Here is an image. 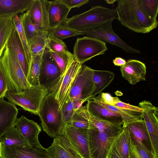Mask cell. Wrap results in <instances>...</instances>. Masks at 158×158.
Wrapping results in <instances>:
<instances>
[{"mask_svg":"<svg viewBox=\"0 0 158 158\" xmlns=\"http://www.w3.org/2000/svg\"><path fill=\"white\" fill-rule=\"evenodd\" d=\"M115 9L121 24L135 32L148 33L158 26L157 21H152L143 13L137 0H118Z\"/></svg>","mask_w":158,"mask_h":158,"instance_id":"obj_1","label":"cell"},{"mask_svg":"<svg viewBox=\"0 0 158 158\" xmlns=\"http://www.w3.org/2000/svg\"><path fill=\"white\" fill-rule=\"evenodd\" d=\"M117 19L115 9L97 5L88 10L67 18L61 25L82 32L97 27Z\"/></svg>","mask_w":158,"mask_h":158,"instance_id":"obj_2","label":"cell"},{"mask_svg":"<svg viewBox=\"0 0 158 158\" xmlns=\"http://www.w3.org/2000/svg\"><path fill=\"white\" fill-rule=\"evenodd\" d=\"M38 115L43 131L49 136L54 138L62 135L64 123L59 103L52 93L44 98Z\"/></svg>","mask_w":158,"mask_h":158,"instance_id":"obj_3","label":"cell"},{"mask_svg":"<svg viewBox=\"0 0 158 158\" xmlns=\"http://www.w3.org/2000/svg\"><path fill=\"white\" fill-rule=\"evenodd\" d=\"M0 66L6 77L8 91L19 92L31 86L28 81L15 54L7 45L0 58Z\"/></svg>","mask_w":158,"mask_h":158,"instance_id":"obj_4","label":"cell"},{"mask_svg":"<svg viewBox=\"0 0 158 158\" xmlns=\"http://www.w3.org/2000/svg\"><path fill=\"white\" fill-rule=\"evenodd\" d=\"M49 93L40 85H31L19 92L8 91L5 96L9 102L19 106L25 111L38 115L42 102Z\"/></svg>","mask_w":158,"mask_h":158,"instance_id":"obj_5","label":"cell"},{"mask_svg":"<svg viewBox=\"0 0 158 158\" xmlns=\"http://www.w3.org/2000/svg\"><path fill=\"white\" fill-rule=\"evenodd\" d=\"M94 69L82 65L81 69L72 85L69 98L72 100H91L96 89L93 80Z\"/></svg>","mask_w":158,"mask_h":158,"instance_id":"obj_6","label":"cell"},{"mask_svg":"<svg viewBox=\"0 0 158 158\" xmlns=\"http://www.w3.org/2000/svg\"><path fill=\"white\" fill-rule=\"evenodd\" d=\"M108 50L106 43L88 36L78 38L73 48L74 59L83 64L96 56L104 54Z\"/></svg>","mask_w":158,"mask_h":158,"instance_id":"obj_7","label":"cell"},{"mask_svg":"<svg viewBox=\"0 0 158 158\" xmlns=\"http://www.w3.org/2000/svg\"><path fill=\"white\" fill-rule=\"evenodd\" d=\"M82 64L74 59L69 64L57 84L49 92L53 93L61 109L69 98L72 85L81 69Z\"/></svg>","mask_w":158,"mask_h":158,"instance_id":"obj_8","label":"cell"},{"mask_svg":"<svg viewBox=\"0 0 158 158\" xmlns=\"http://www.w3.org/2000/svg\"><path fill=\"white\" fill-rule=\"evenodd\" d=\"M89 124L88 133L91 158H107L116 136L100 131Z\"/></svg>","mask_w":158,"mask_h":158,"instance_id":"obj_9","label":"cell"},{"mask_svg":"<svg viewBox=\"0 0 158 158\" xmlns=\"http://www.w3.org/2000/svg\"><path fill=\"white\" fill-rule=\"evenodd\" d=\"M85 35L98 39L105 43L116 46L127 53H139L140 51L129 45L114 31L112 22L105 23L90 30L81 32Z\"/></svg>","mask_w":158,"mask_h":158,"instance_id":"obj_10","label":"cell"},{"mask_svg":"<svg viewBox=\"0 0 158 158\" xmlns=\"http://www.w3.org/2000/svg\"><path fill=\"white\" fill-rule=\"evenodd\" d=\"M142 110V117L145 123L155 158H158V108L150 101L139 103Z\"/></svg>","mask_w":158,"mask_h":158,"instance_id":"obj_11","label":"cell"},{"mask_svg":"<svg viewBox=\"0 0 158 158\" xmlns=\"http://www.w3.org/2000/svg\"><path fill=\"white\" fill-rule=\"evenodd\" d=\"M61 74L59 66L51 56L49 50L46 48L42 57L39 77L40 85L49 92L58 82Z\"/></svg>","mask_w":158,"mask_h":158,"instance_id":"obj_12","label":"cell"},{"mask_svg":"<svg viewBox=\"0 0 158 158\" xmlns=\"http://www.w3.org/2000/svg\"><path fill=\"white\" fill-rule=\"evenodd\" d=\"M88 131H81L70 124H64L62 133L68 138L82 158H91Z\"/></svg>","mask_w":158,"mask_h":158,"instance_id":"obj_13","label":"cell"},{"mask_svg":"<svg viewBox=\"0 0 158 158\" xmlns=\"http://www.w3.org/2000/svg\"><path fill=\"white\" fill-rule=\"evenodd\" d=\"M1 158H51L41 144L25 147L2 145Z\"/></svg>","mask_w":158,"mask_h":158,"instance_id":"obj_14","label":"cell"},{"mask_svg":"<svg viewBox=\"0 0 158 158\" xmlns=\"http://www.w3.org/2000/svg\"><path fill=\"white\" fill-rule=\"evenodd\" d=\"M46 150L51 158H82L63 134L54 138L51 145Z\"/></svg>","mask_w":158,"mask_h":158,"instance_id":"obj_15","label":"cell"},{"mask_svg":"<svg viewBox=\"0 0 158 158\" xmlns=\"http://www.w3.org/2000/svg\"><path fill=\"white\" fill-rule=\"evenodd\" d=\"M14 126L29 145L40 144L38 135L41 131V128L36 123L22 115L17 118Z\"/></svg>","mask_w":158,"mask_h":158,"instance_id":"obj_16","label":"cell"},{"mask_svg":"<svg viewBox=\"0 0 158 158\" xmlns=\"http://www.w3.org/2000/svg\"><path fill=\"white\" fill-rule=\"evenodd\" d=\"M120 69L123 78L132 85L146 80V66L140 61L129 60L124 65L120 67Z\"/></svg>","mask_w":158,"mask_h":158,"instance_id":"obj_17","label":"cell"},{"mask_svg":"<svg viewBox=\"0 0 158 158\" xmlns=\"http://www.w3.org/2000/svg\"><path fill=\"white\" fill-rule=\"evenodd\" d=\"M26 12L32 22L42 29L48 31L50 29L46 0H34Z\"/></svg>","mask_w":158,"mask_h":158,"instance_id":"obj_18","label":"cell"},{"mask_svg":"<svg viewBox=\"0 0 158 158\" xmlns=\"http://www.w3.org/2000/svg\"><path fill=\"white\" fill-rule=\"evenodd\" d=\"M18 112L15 105L0 98V138L14 127Z\"/></svg>","mask_w":158,"mask_h":158,"instance_id":"obj_19","label":"cell"},{"mask_svg":"<svg viewBox=\"0 0 158 158\" xmlns=\"http://www.w3.org/2000/svg\"><path fill=\"white\" fill-rule=\"evenodd\" d=\"M47 6L50 28L62 25L68 18L71 10L59 0H47Z\"/></svg>","mask_w":158,"mask_h":158,"instance_id":"obj_20","label":"cell"},{"mask_svg":"<svg viewBox=\"0 0 158 158\" xmlns=\"http://www.w3.org/2000/svg\"><path fill=\"white\" fill-rule=\"evenodd\" d=\"M123 126L129 130L134 141L153 152L148 134L143 119L124 123Z\"/></svg>","mask_w":158,"mask_h":158,"instance_id":"obj_21","label":"cell"},{"mask_svg":"<svg viewBox=\"0 0 158 158\" xmlns=\"http://www.w3.org/2000/svg\"><path fill=\"white\" fill-rule=\"evenodd\" d=\"M85 106L89 113L95 118L123 126L122 117L101 105L92 100H88Z\"/></svg>","mask_w":158,"mask_h":158,"instance_id":"obj_22","label":"cell"},{"mask_svg":"<svg viewBox=\"0 0 158 158\" xmlns=\"http://www.w3.org/2000/svg\"><path fill=\"white\" fill-rule=\"evenodd\" d=\"M77 111L88 121L89 124L100 131L117 136L123 129L122 125L105 121L93 116L89 113L85 106H82L77 109Z\"/></svg>","mask_w":158,"mask_h":158,"instance_id":"obj_23","label":"cell"},{"mask_svg":"<svg viewBox=\"0 0 158 158\" xmlns=\"http://www.w3.org/2000/svg\"><path fill=\"white\" fill-rule=\"evenodd\" d=\"M115 138L113 145L122 158H137L131 148V136L129 130L124 126Z\"/></svg>","mask_w":158,"mask_h":158,"instance_id":"obj_24","label":"cell"},{"mask_svg":"<svg viewBox=\"0 0 158 158\" xmlns=\"http://www.w3.org/2000/svg\"><path fill=\"white\" fill-rule=\"evenodd\" d=\"M34 0H0V17L14 16L26 11Z\"/></svg>","mask_w":158,"mask_h":158,"instance_id":"obj_25","label":"cell"},{"mask_svg":"<svg viewBox=\"0 0 158 158\" xmlns=\"http://www.w3.org/2000/svg\"><path fill=\"white\" fill-rule=\"evenodd\" d=\"M7 46L15 54L27 79L29 65L27 60L23 49L15 28L9 38Z\"/></svg>","mask_w":158,"mask_h":158,"instance_id":"obj_26","label":"cell"},{"mask_svg":"<svg viewBox=\"0 0 158 158\" xmlns=\"http://www.w3.org/2000/svg\"><path fill=\"white\" fill-rule=\"evenodd\" d=\"M114 77V73L110 71L94 69L93 80L96 89L92 95L93 98L101 94L111 83Z\"/></svg>","mask_w":158,"mask_h":158,"instance_id":"obj_27","label":"cell"},{"mask_svg":"<svg viewBox=\"0 0 158 158\" xmlns=\"http://www.w3.org/2000/svg\"><path fill=\"white\" fill-rule=\"evenodd\" d=\"M13 17H0V58L15 28Z\"/></svg>","mask_w":158,"mask_h":158,"instance_id":"obj_28","label":"cell"},{"mask_svg":"<svg viewBox=\"0 0 158 158\" xmlns=\"http://www.w3.org/2000/svg\"><path fill=\"white\" fill-rule=\"evenodd\" d=\"M92 100L110 110L119 114L122 118L124 123L143 119L142 112H137L123 110L114 106L108 105L103 102L99 94L92 98Z\"/></svg>","mask_w":158,"mask_h":158,"instance_id":"obj_29","label":"cell"},{"mask_svg":"<svg viewBox=\"0 0 158 158\" xmlns=\"http://www.w3.org/2000/svg\"><path fill=\"white\" fill-rule=\"evenodd\" d=\"M2 145L6 147H25L29 145L15 126L0 138Z\"/></svg>","mask_w":158,"mask_h":158,"instance_id":"obj_30","label":"cell"},{"mask_svg":"<svg viewBox=\"0 0 158 158\" xmlns=\"http://www.w3.org/2000/svg\"><path fill=\"white\" fill-rule=\"evenodd\" d=\"M43 53L31 56L27 77V81L31 85H40L39 77Z\"/></svg>","mask_w":158,"mask_h":158,"instance_id":"obj_31","label":"cell"},{"mask_svg":"<svg viewBox=\"0 0 158 158\" xmlns=\"http://www.w3.org/2000/svg\"><path fill=\"white\" fill-rule=\"evenodd\" d=\"M19 16L28 41L36 36L48 32L33 23L26 12L21 14Z\"/></svg>","mask_w":158,"mask_h":158,"instance_id":"obj_32","label":"cell"},{"mask_svg":"<svg viewBox=\"0 0 158 158\" xmlns=\"http://www.w3.org/2000/svg\"><path fill=\"white\" fill-rule=\"evenodd\" d=\"M13 20L15 28L18 33L23 49L27 60L30 66L31 55L30 50L28 42L19 16L16 15L14 16L13 17Z\"/></svg>","mask_w":158,"mask_h":158,"instance_id":"obj_33","label":"cell"},{"mask_svg":"<svg viewBox=\"0 0 158 158\" xmlns=\"http://www.w3.org/2000/svg\"><path fill=\"white\" fill-rule=\"evenodd\" d=\"M140 9L144 15L153 21H157L158 0H137Z\"/></svg>","mask_w":158,"mask_h":158,"instance_id":"obj_34","label":"cell"},{"mask_svg":"<svg viewBox=\"0 0 158 158\" xmlns=\"http://www.w3.org/2000/svg\"><path fill=\"white\" fill-rule=\"evenodd\" d=\"M85 100H72L68 98L61 109L63 122L64 124L69 123L74 112L82 106Z\"/></svg>","mask_w":158,"mask_h":158,"instance_id":"obj_35","label":"cell"},{"mask_svg":"<svg viewBox=\"0 0 158 158\" xmlns=\"http://www.w3.org/2000/svg\"><path fill=\"white\" fill-rule=\"evenodd\" d=\"M48 35V32L36 36L28 41L31 56L43 53L46 48Z\"/></svg>","mask_w":158,"mask_h":158,"instance_id":"obj_36","label":"cell"},{"mask_svg":"<svg viewBox=\"0 0 158 158\" xmlns=\"http://www.w3.org/2000/svg\"><path fill=\"white\" fill-rule=\"evenodd\" d=\"M49 36L62 40L70 37L83 35L81 32L64 27L62 25L50 28Z\"/></svg>","mask_w":158,"mask_h":158,"instance_id":"obj_37","label":"cell"},{"mask_svg":"<svg viewBox=\"0 0 158 158\" xmlns=\"http://www.w3.org/2000/svg\"><path fill=\"white\" fill-rule=\"evenodd\" d=\"M46 48L50 51L58 54H67L70 52L63 40L49 35Z\"/></svg>","mask_w":158,"mask_h":158,"instance_id":"obj_38","label":"cell"},{"mask_svg":"<svg viewBox=\"0 0 158 158\" xmlns=\"http://www.w3.org/2000/svg\"><path fill=\"white\" fill-rule=\"evenodd\" d=\"M49 52L51 56L59 66L62 73L64 72L70 62L74 59L73 54L70 52L67 54H61L50 51Z\"/></svg>","mask_w":158,"mask_h":158,"instance_id":"obj_39","label":"cell"},{"mask_svg":"<svg viewBox=\"0 0 158 158\" xmlns=\"http://www.w3.org/2000/svg\"><path fill=\"white\" fill-rule=\"evenodd\" d=\"M76 129L82 131H87L89 127L88 121L77 111L73 114L69 123Z\"/></svg>","mask_w":158,"mask_h":158,"instance_id":"obj_40","label":"cell"},{"mask_svg":"<svg viewBox=\"0 0 158 158\" xmlns=\"http://www.w3.org/2000/svg\"><path fill=\"white\" fill-rule=\"evenodd\" d=\"M131 139L132 151L137 158H155L152 151L135 142L132 137Z\"/></svg>","mask_w":158,"mask_h":158,"instance_id":"obj_41","label":"cell"},{"mask_svg":"<svg viewBox=\"0 0 158 158\" xmlns=\"http://www.w3.org/2000/svg\"><path fill=\"white\" fill-rule=\"evenodd\" d=\"M68 8L71 10L75 7L79 8L87 4L89 0H59Z\"/></svg>","mask_w":158,"mask_h":158,"instance_id":"obj_42","label":"cell"},{"mask_svg":"<svg viewBox=\"0 0 158 158\" xmlns=\"http://www.w3.org/2000/svg\"><path fill=\"white\" fill-rule=\"evenodd\" d=\"M8 91V89L6 77L0 66V98H4Z\"/></svg>","mask_w":158,"mask_h":158,"instance_id":"obj_43","label":"cell"},{"mask_svg":"<svg viewBox=\"0 0 158 158\" xmlns=\"http://www.w3.org/2000/svg\"><path fill=\"white\" fill-rule=\"evenodd\" d=\"M101 99L108 105L114 106L120 100L117 97H113L109 93H102L99 94Z\"/></svg>","mask_w":158,"mask_h":158,"instance_id":"obj_44","label":"cell"},{"mask_svg":"<svg viewBox=\"0 0 158 158\" xmlns=\"http://www.w3.org/2000/svg\"><path fill=\"white\" fill-rule=\"evenodd\" d=\"M114 106L120 108L131 111L137 112H142V109L139 107L130 105L119 100Z\"/></svg>","mask_w":158,"mask_h":158,"instance_id":"obj_45","label":"cell"},{"mask_svg":"<svg viewBox=\"0 0 158 158\" xmlns=\"http://www.w3.org/2000/svg\"><path fill=\"white\" fill-rule=\"evenodd\" d=\"M107 158H122L119 154L118 151L112 145Z\"/></svg>","mask_w":158,"mask_h":158,"instance_id":"obj_46","label":"cell"},{"mask_svg":"<svg viewBox=\"0 0 158 158\" xmlns=\"http://www.w3.org/2000/svg\"><path fill=\"white\" fill-rule=\"evenodd\" d=\"M113 62L114 65L122 66L124 65L126 63V61L120 57H117L113 60Z\"/></svg>","mask_w":158,"mask_h":158,"instance_id":"obj_47","label":"cell"},{"mask_svg":"<svg viewBox=\"0 0 158 158\" xmlns=\"http://www.w3.org/2000/svg\"><path fill=\"white\" fill-rule=\"evenodd\" d=\"M116 0H106L105 1L108 4H112L116 2Z\"/></svg>","mask_w":158,"mask_h":158,"instance_id":"obj_48","label":"cell"},{"mask_svg":"<svg viewBox=\"0 0 158 158\" xmlns=\"http://www.w3.org/2000/svg\"><path fill=\"white\" fill-rule=\"evenodd\" d=\"M2 144L0 141V158H1V156H2Z\"/></svg>","mask_w":158,"mask_h":158,"instance_id":"obj_49","label":"cell"}]
</instances>
